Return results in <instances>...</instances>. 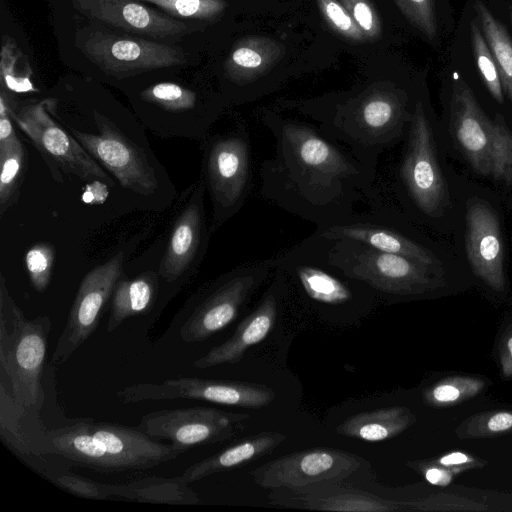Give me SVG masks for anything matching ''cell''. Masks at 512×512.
Masks as SVG:
<instances>
[{
	"label": "cell",
	"mask_w": 512,
	"mask_h": 512,
	"mask_svg": "<svg viewBox=\"0 0 512 512\" xmlns=\"http://www.w3.org/2000/svg\"><path fill=\"white\" fill-rule=\"evenodd\" d=\"M286 53L277 40L247 36L237 41L224 62L225 78L238 88L256 83L276 66Z\"/></svg>",
	"instance_id": "23"
},
{
	"label": "cell",
	"mask_w": 512,
	"mask_h": 512,
	"mask_svg": "<svg viewBox=\"0 0 512 512\" xmlns=\"http://www.w3.org/2000/svg\"><path fill=\"white\" fill-rule=\"evenodd\" d=\"M15 126L31 141L49 168L54 181L62 184L65 175L96 181L107 187L115 180L49 112L46 99L17 102L1 90Z\"/></svg>",
	"instance_id": "11"
},
{
	"label": "cell",
	"mask_w": 512,
	"mask_h": 512,
	"mask_svg": "<svg viewBox=\"0 0 512 512\" xmlns=\"http://www.w3.org/2000/svg\"><path fill=\"white\" fill-rule=\"evenodd\" d=\"M470 28L473 57L481 80L492 99L499 105H503L506 99L503 85L495 59L485 40L477 19H474L471 22Z\"/></svg>",
	"instance_id": "34"
},
{
	"label": "cell",
	"mask_w": 512,
	"mask_h": 512,
	"mask_svg": "<svg viewBox=\"0 0 512 512\" xmlns=\"http://www.w3.org/2000/svg\"><path fill=\"white\" fill-rule=\"evenodd\" d=\"M399 10L428 40H434L438 33L433 0H394Z\"/></svg>",
	"instance_id": "39"
},
{
	"label": "cell",
	"mask_w": 512,
	"mask_h": 512,
	"mask_svg": "<svg viewBox=\"0 0 512 512\" xmlns=\"http://www.w3.org/2000/svg\"><path fill=\"white\" fill-rule=\"evenodd\" d=\"M416 416L404 406H391L354 414L336 428V433L366 442H381L404 432Z\"/></svg>",
	"instance_id": "26"
},
{
	"label": "cell",
	"mask_w": 512,
	"mask_h": 512,
	"mask_svg": "<svg viewBox=\"0 0 512 512\" xmlns=\"http://www.w3.org/2000/svg\"><path fill=\"white\" fill-rule=\"evenodd\" d=\"M78 11L94 20L128 32L153 38L178 37L188 33L181 21L158 13L136 0H73Z\"/></svg>",
	"instance_id": "22"
},
{
	"label": "cell",
	"mask_w": 512,
	"mask_h": 512,
	"mask_svg": "<svg viewBox=\"0 0 512 512\" xmlns=\"http://www.w3.org/2000/svg\"><path fill=\"white\" fill-rule=\"evenodd\" d=\"M27 164V150L21 139L0 148V217L17 203Z\"/></svg>",
	"instance_id": "31"
},
{
	"label": "cell",
	"mask_w": 512,
	"mask_h": 512,
	"mask_svg": "<svg viewBox=\"0 0 512 512\" xmlns=\"http://www.w3.org/2000/svg\"><path fill=\"white\" fill-rule=\"evenodd\" d=\"M461 440L493 439L512 435V407L473 414L455 429Z\"/></svg>",
	"instance_id": "33"
},
{
	"label": "cell",
	"mask_w": 512,
	"mask_h": 512,
	"mask_svg": "<svg viewBox=\"0 0 512 512\" xmlns=\"http://www.w3.org/2000/svg\"><path fill=\"white\" fill-rule=\"evenodd\" d=\"M488 177L502 188L512 187V130L501 113L492 119Z\"/></svg>",
	"instance_id": "32"
},
{
	"label": "cell",
	"mask_w": 512,
	"mask_h": 512,
	"mask_svg": "<svg viewBox=\"0 0 512 512\" xmlns=\"http://www.w3.org/2000/svg\"><path fill=\"white\" fill-rule=\"evenodd\" d=\"M111 497L139 503L194 505L201 501L180 476L171 478L149 476L124 484H109Z\"/></svg>",
	"instance_id": "28"
},
{
	"label": "cell",
	"mask_w": 512,
	"mask_h": 512,
	"mask_svg": "<svg viewBox=\"0 0 512 512\" xmlns=\"http://www.w3.org/2000/svg\"><path fill=\"white\" fill-rule=\"evenodd\" d=\"M433 461L443 467L454 470L458 474L467 470L481 468L486 465V461L460 451L446 453L436 459H433Z\"/></svg>",
	"instance_id": "45"
},
{
	"label": "cell",
	"mask_w": 512,
	"mask_h": 512,
	"mask_svg": "<svg viewBox=\"0 0 512 512\" xmlns=\"http://www.w3.org/2000/svg\"><path fill=\"white\" fill-rule=\"evenodd\" d=\"M55 259V250L50 243L38 242L25 255V266L34 289L43 292L47 289Z\"/></svg>",
	"instance_id": "36"
},
{
	"label": "cell",
	"mask_w": 512,
	"mask_h": 512,
	"mask_svg": "<svg viewBox=\"0 0 512 512\" xmlns=\"http://www.w3.org/2000/svg\"><path fill=\"white\" fill-rule=\"evenodd\" d=\"M29 457L55 456L102 472L147 470L185 451L154 440L137 427L79 420L42 430L28 443Z\"/></svg>",
	"instance_id": "5"
},
{
	"label": "cell",
	"mask_w": 512,
	"mask_h": 512,
	"mask_svg": "<svg viewBox=\"0 0 512 512\" xmlns=\"http://www.w3.org/2000/svg\"><path fill=\"white\" fill-rule=\"evenodd\" d=\"M46 102L49 112L112 176L136 209L160 212L175 201L176 186L137 117L104 103L72 107L57 98Z\"/></svg>",
	"instance_id": "2"
},
{
	"label": "cell",
	"mask_w": 512,
	"mask_h": 512,
	"mask_svg": "<svg viewBox=\"0 0 512 512\" xmlns=\"http://www.w3.org/2000/svg\"><path fill=\"white\" fill-rule=\"evenodd\" d=\"M160 293V279L156 269H147L134 277L125 275L116 283L106 325L107 332L115 331L131 317L148 314Z\"/></svg>",
	"instance_id": "25"
},
{
	"label": "cell",
	"mask_w": 512,
	"mask_h": 512,
	"mask_svg": "<svg viewBox=\"0 0 512 512\" xmlns=\"http://www.w3.org/2000/svg\"><path fill=\"white\" fill-rule=\"evenodd\" d=\"M311 487L310 490L299 491L301 506L308 509L327 511H398L411 510V502H399L384 499L365 491L336 487Z\"/></svg>",
	"instance_id": "27"
},
{
	"label": "cell",
	"mask_w": 512,
	"mask_h": 512,
	"mask_svg": "<svg viewBox=\"0 0 512 512\" xmlns=\"http://www.w3.org/2000/svg\"><path fill=\"white\" fill-rule=\"evenodd\" d=\"M126 251L118 250L92 268L81 280L66 324L52 354L50 365L64 364L96 330L116 283L124 274Z\"/></svg>",
	"instance_id": "17"
},
{
	"label": "cell",
	"mask_w": 512,
	"mask_h": 512,
	"mask_svg": "<svg viewBox=\"0 0 512 512\" xmlns=\"http://www.w3.org/2000/svg\"><path fill=\"white\" fill-rule=\"evenodd\" d=\"M200 178L211 203L210 233H216L246 203L253 183L249 131L244 124L209 133L200 143Z\"/></svg>",
	"instance_id": "10"
},
{
	"label": "cell",
	"mask_w": 512,
	"mask_h": 512,
	"mask_svg": "<svg viewBox=\"0 0 512 512\" xmlns=\"http://www.w3.org/2000/svg\"><path fill=\"white\" fill-rule=\"evenodd\" d=\"M451 181L463 212L464 254L475 286L492 304L510 305L505 229L497 195L485 187L464 183L453 171Z\"/></svg>",
	"instance_id": "8"
},
{
	"label": "cell",
	"mask_w": 512,
	"mask_h": 512,
	"mask_svg": "<svg viewBox=\"0 0 512 512\" xmlns=\"http://www.w3.org/2000/svg\"><path fill=\"white\" fill-rule=\"evenodd\" d=\"M486 506L481 503L475 502L461 497H434L422 500L419 502H412V510H486Z\"/></svg>",
	"instance_id": "43"
},
{
	"label": "cell",
	"mask_w": 512,
	"mask_h": 512,
	"mask_svg": "<svg viewBox=\"0 0 512 512\" xmlns=\"http://www.w3.org/2000/svg\"><path fill=\"white\" fill-rule=\"evenodd\" d=\"M273 270L272 259L268 258L237 266L211 281L193 297L180 328L181 339L186 343L202 342L224 329Z\"/></svg>",
	"instance_id": "13"
},
{
	"label": "cell",
	"mask_w": 512,
	"mask_h": 512,
	"mask_svg": "<svg viewBox=\"0 0 512 512\" xmlns=\"http://www.w3.org/2000/svg\"><path fill=\"white\" fill-rule=\"evenodd\" d=\"M153 4L173 18L215 20L227 7L225 0H138Z\"/></svg>",
	"instance_id": "35"
},
{
	"label": "cell",
	"mask_w": 512,
	"mask_h": 512,
	"mask_svg": "<svg viewBox=\"0 0 512 512\" xmlns=\"http://www.w3.org/2000/svg\"><path fill=\"white\" fill-rule=\"evenodd\" d=\"M510 198H511V203H512V194H511V197H510ZM509 306H510V307H512V299H511V303H510V305H509Z\"/></svg>",
	"instance_id": "48"
},
{
	"label": "cell",
	"mask_w": 512,
	"mask_h": 512,
	"mask_svg": "<svg viewBox=\"0 0 512 512\" xmlns=\"http://www.w3.org/2000/svg\"><path fill=\"white\" fill-rule=\"evenodd\" d=\"M490 385V379L482 375L452 373L426 386L422 399L430 407L449 408L477 397Z\"/></svg>",
	"instance_id": "29"
},
{
	"label": "cell",
	"mask_w": 512,
	"mask_h": 512,
	"mask_svg": "<svg viewBox=\"0 0 512 512\" xmlns=\"http://www.w3.org/2000/svg\"><path fill=\"white\" fill-rule=\"evenodd\" d=\"M261 118L275 142L260 168L263 199L321 228L350 217L376 193L377 175L318 126L273 111Z\"/></svg>",
	"instance_id": "1"
},
{
	"label": "cell",
	"mask_w": 512,
	"mask_h": 512,
	"mask_svg": "<svg viewBox=\"0 0 512 512\" xmlns=\"http://www.w3.org/2000/svg\"><path fill=\"white\" fill-rule=\"evenodd\" d=\"M316 1L323 19L334 32L353 42L367 40L362 30L339 0Z\"/></svg>",
	"instance_id": "37"
},
{
	"label": "cell",
	"mask_w": 512,
	"mask_h": 512,
	"mask_svg": "<svg viewBox=\"0 0 512 512\" xmlns=\"http://www.w3.org/2000/svg\"><path fill=\"white\" fill-rule=\"evenodd\" d=\"M509 19H510V23H511V26H512V4L509 7Z\"/></svg>",
	"instance_id": "47"
},
{
	"label": "cell",
	"mask_w": 512,
	"mask_h": 512,
	"mask_svg": "<svg viewBox=\"0 0 512 512\" xmlns=\"http://www.w3.org/2000/svg\"><path fill=\"white\" fill-rule=\"evenodd\" d=\"M19 139L16 126L8 113L6 102L0 96V148L11 145Z\"/></svg>",
	"instance_id": "46"
},
{
	"label": "cell",
	"mask_w": 512,
	"mask_h": 512,
	"mask_svg": "<svg viewBox=\"0 0 512 512\" xmlns=\"http://www.w3.org/2000/svg\"><path fill=\"white\" fill-rule=\"evenodd\" d=\"M205 185L201 178L180 197L156 268L160 290L178 289L199 270L212 236L205 211Z\"/></svg>",
	"instance_id": "14"
},
{
	"label": "cell",
	"mask_w": 512,
	"mask_h": 512,
	"mask_svg": "<svg viewBox=\"0 0 512 512\" xmlns=\"http://www.w3.org/2000/svg\"><path fill=\"white\" fill-rule=\"evenodd\" d=\"M368 202V210L354 212L340 223L316 228L314 233L328 239L358 241L425 264L470 272L466 264H458L449 249L427 236L399 207L386 203L377 190Z\"/></svg>",
	"instance_id": "9"
},
{
	"label": "cell",
	"mask_w": 512,
	"mask_h": 512,
	"mask_svg": "<svg viewBox=\"0 0 512 512\" xmlns=\"http://www.w3.org/2000/svg\"><path fill=\"white\" fill-rule=\"evenodd\" d=\"M136 117L161 138L203 142L220 115L218 104L205 101L195 89L176 82H157L133 96Z\"/></svg>",
	"instance_id": "12"
},
{
	"label": "cell",
	"mask_w": 512,
	"mask_h": 512,
	"mask_svg": "<svg viewBox=\"0 0 512 512\" xmlns=\"http://www.w3.org/2000/svg\"><path fill=\"white\" fill-rule=\"evenodd\" d=\"M125 404L144 401L201 400L242 408H261L275 398L272 388L259 383L179 376L158 383H138L116 393Z\"/></svg>",
	"instance_id": "16"
},
{
	"label": "cell",
	"mask_w": 512,
	"mask_h": 512,
	"mask_svg": "<svg viewBox=\"0 0 512 512\" xmlns=\"http://www.w3.org/2000/svg\"><path fill=\"white\" fill-rule=\"evenodd\" d=\"M407 465L422 475L428 483L435 486H448L458 474L454 470L437 464L433 459L408 462Z\"/></svg>",
	"instance_id": "44"
},
{
	"label": "cell",
	"mask_w": 512,
	"mask_h": 512,
	"mask_svg": "<svg viewBox=\"0 0 512 512\" xmlns=\"http://www.w3.org/2000/svg\"><path fill=\"white\" fill-rule=\"evenodd\" d=\"M416 100L391 81H376L329 102L297 108L377 175L379 157L405 138Z\"/></svg>",
	"instance_id": "3"
},
{
	"label": "cell",
	"mask_w": 512,
	"mask_h": 512,
	"mask_svg": "<svg viewBox=\"0 0 512 512\" xmlns=\"http://www.w3.org/2000/svg\"><path fill=\"white\" fill-rule=\"evenodd\" d=\"M476 19L495 59L505 97L512 105V37L481 1L474 2Z\"/></svg>",
	"instance_id": "30"
},
{
	"label": "cell",
	"mask_w": 512,
	"mask_h": 512,
	"mask_svg": "<svg viewBox=\"0 0 512 512\" xmlns=\"http://www.w3.org/2000/svg\"><path fill=\"white\" fill-rule=\"evenodd\" d=\"M48 316L27 319L0 275L1 402L17 416L18 429L37 423L45 400L43 372L51 331Z\"/></svg>",
	"instance_id": "6"
},
{
	"label": "cell",
	"mask_w": 512,
	"mask_h": 512,
	"mask_svg": "<svg viewBox=\"0 0 512 512\" xmlns=\"http://www.w3.org/2000/svg\"><path fill=\"white\" fill-rule=\"evenodd\" d=\"M493 356L498 366L499 377L512 380V307L501 318L493 345Z\"/></svg>",
	"instance_id": "41"
},
{
	"label": "cell",
	"mask_w": 512,
	"mask_h": 512,
	"mask_svg": "<svg viewBox=\"0 0 512 512\" xmlns=\"http://www.w3.org/2000/svg\"><path fill=\"white\" fill-rule=\"evenodd\" d=\"M444 131L417 98L394 180L399 208L418 225L451 232L460 212L451 171L444 163Z\"/></svg>",
	"instance_id": "4"
},
{
	"label": "cell",
	"mask_w": 512,
	"mask_h": 512,
	"mask_svg": "<svg viewBox=\"0 0 512 512\" xmlns=\"http://www.w3.org/2000/svg\"><path fill=\"white\" fill-rule=\"evenodd\" d=\"M492 119L468 84L453 80L447 104V133L454 148L476 175L489 176Z\"/></svg>",
	"instance_id": "20"
},
{
	"label": "cell",
	"mask_w": 512,
	"mask_h": 512,
	"mask_svg": "<svg viewBox=\"0 0 512 512\" xmlns=\"http://www.w3.org/2000/svg\"><path fill=\"white\" fill-rule=\"evenodd\" d=\"M47 477L58 487L79 497L95 500L111 497L109 484L100 483L82 475L63 471L58 473L51 472Z\"/></svg>",
	"instance_id": "40"
},
{
	"label": "cell",
	"mask_w": 512,
	"mask_h": 512,
	"mask_svg": "<svg viewBox=\"0 0 512 512\" xmlns=\"http://www.w3.org/2000/svg\"><path fill=\"white\" fill-rule=\"evenodd\" d=\"M357 455L343 450L315 447L287 454L257 468L251 475L262 488H286L296 492L317 484L341 481L362 465Z\"/></svg>",
	"instance_id": "18"
},
{
	"label": "cell",
	"mask_w": 512,
	"mask_h": 512,
	"mask_svg": "<svg viewBox=\"0 0 512 512\" xmlns=\"http://www.w3.org/2000/svg\"><path fill=\"white\" fill-rule=\"evenodd\" d=\"M80 49L101 70L117 78L182 65L187 60L180 47L102 31L87 33Z\"/></svg>",
	"instance_id": "19"
},
{
	"label": "cell",
	"mask_w": 512,
	"mask_h": 512,
	"mask_svg": "<svg viewBox=\"0 0 512 512\" xmlns=\"http://www.w3.org/2000/svg\"><path fill=\"white\" fill-rule=\"evenodd\" d=\"M18 57V50L14 42L11 39L4 40L0 64L2 88H6V92L10 91L11 93L37 91L30 80V74H25L18 68H15L17 66Z\"/></svg>",
	"instance_id": "38"
},
{
	"label": "cell",
	"mask_w": 512,
	"mask_h": 512,
	"mask_svg": "<svg viewBox=\"0 0 512 512\" xmlns=\"http://www.w3.org/2000/svg\"><path fill=\"white\" fill-rule=\"evenodd\" d=\"M286 440L280 432L265 431L251 435L232 446L187 467L180 476L188 483L247 465L270 454Z\"/></svg>",
	"instance_id": "24"
},
{
	"label": "cell",
	"mask_w": 512,
	"mask_h": 512,
	"mask_svg": "<svg viewBox=\"0 0 512 512\" xmlns=\"http://www.w3.org/2000/svg\"><path fill=\"white\" fill-rule=\"evenodd\" d=\"M271 285L258 306L238 325L225 342L213 347L193 362L196 369H207L222 364L239 362L246 351L263 341L273 329L279 308V301L286 287V278L274 269Z\"/></svg>",
	"instance_id": "21"
},
{
	"label": "cell",
	"mask_w": 512,
	"mask_h": 512,
	"mask_svg": "<svg viewBox=\"0 0 512 512\" xmlns=\"http://www.w3.org/2000/svg\"><path fill=\"white\" fill-rule=\"evenodd\" d=\"M318 236L333 264L373 291L391 298L435 299L475 287L468 271L425 264L358 241Z\"/></svg>",
	"instance_id": "7"
},
{
	"label": "cell",
	"mask_w": 512,
	"mask_h": 512,
	"mask_svg": "<svg viewBox=\"0 0 512 512\" xmlns=\"http://www.w3.org/2000/svg\"><path fill=\"white\" fill-rule=\"evenodd\" d=\"M248 413H234L212 407L163 409L144 414L138 425L150 438L169 441L188 451L199 445L225 442L245 429Z\"/></svg>",
	"instance_id": "15"
},
{
	"label": "cell",
	"mask_w": 512,
	"mask_h": 512,
	"mask_svg": "<svg viewBox=\"0 0 512 512\" xmlns=\"http://www.w3.org/2000/svg\"><path fill=\"white\" fill-rule=\"evenodd\" d=\"M367 40H376L382 34V22L371 0H340Z\"/></svg>",
	"instance_id": "42"
}]
</instances>
